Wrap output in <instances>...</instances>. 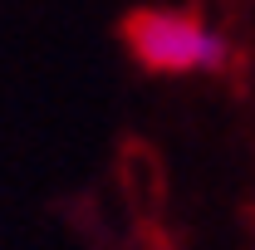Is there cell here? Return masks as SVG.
I'll use <instances>...</instances> for the list:
<instances>
[{
	"mask_svg": "<svg viewBox=\"0 0 255 250\" xmlns=\"http://www.w3.org/2000/svg\"><path fill=\"white\" fill-rule=\"evenodd\" d=\"M123 34L132 59L152 74L187 79V74H221L231 64V39L211 20H201L196 10L152 5V10H137Z\"/></svg>",
	"mask_w": 255,
	"mask_h": 250,
	"instance_id": "1",
	"label": "cell"
}]
</instances>
